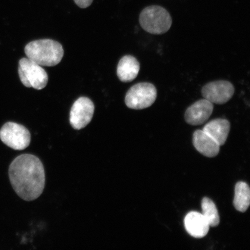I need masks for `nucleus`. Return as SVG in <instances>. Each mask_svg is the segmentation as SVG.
Segmentation results:
<instances>
[{"mask_svg": "<svg viewBox=\"0 0 250 250\" xmlns=\"http://www.w3.org/2000/svg\"><path fill=\"white\" fill-rule=\"evenodd\" d=\"M234 87L227 81H215L203 87L202 95L204 99L212 104H224L232 99Z\"/></svg>", "mask_w": 250, "mask_h": 250, "instance_id": "0eeeda50", "label": "nucleus"}, {"mask_svg": "<svg viewBox=\"0 0 250 250\" xmlns=\"http://www.w3.org/2000/svg\"><path fill=\"white\" fill-rule=\"evenodd\" d=\"M27 58L42 66L52 67L62 61L64 50L60 43L56 41L43 39L33 41L25 47Z\"/></svg>", "mask_w": 250, "mask_h": 250, "instance_id": "f03ea898", "label": "nucleus"}, {"mask_svg": "<svg viewBox=\"0 0 250 250\" xmlns=\"http://www.w3.org/2000/svg\"><path fill=\"white\" fill-rule=\"evenodd\" d=\"M214 105L205 99L193 103L187 108L185 120L189 125L197 126L204 124L210 118L213 111Z\"/></svg>", "mask_w": 250, "mask_h": 250, "instance_id": "1a4fd4ad", "label": "nucleus"}, {"mask_svg": "<svg viewBox=\"0 0 250 250\" xmlns=\"http://www.w3.org/2000/svg\"><path fill=\"white\" fill-rule=\"evenodd\" d=\"M95 105L91 100L81 97L74 102L70 114V123L74 129L80 130L88 125L93 116Z\"/></svg>", "mask_w": 250, "mask_h": 250, "instance_id": "6e6552de", "label": "nucleus"}, {"mask_svg": "<svg viewBox=\"0 0 250 250\" xmlns=\"http://www.w3.org/2000/svg\"><path fill=\"white\" fill-rule=\"evenodd\" d=\"M193 143L195 148L207 157H214L220 152V146L203 130L195 131L193 136Z\"/></svg>", "mask_w": 250, "mask_h": 250, "instance_id": "9b49d317", "label": "nucleus"}, {"mask_svg": "<svg viewBox=\"0 0 250 250\" xmlns=\"http://www.w3.org/2000/svg\"><path fill=\"white\" fill-rule=\"evenodd\" d=\"M185 228L190 236L195 238H203L208 232L210 226L202 213L191 211L184 219Z\"/></svg>", "mask_w": 250, "mask_h": 250, "instance_id": "9d476101", "label": "nucleus"}, {"mask_svg": "<svg viewBox=\"0 0 250 250\" xmlns=\"http://www.w3.org/2000/svg\"><path fill=\"white\" fill-rule=\"evenodd\" d=\"M250 203V190L248 184L245 182L237 183L234 190V208L237 210L244 212L248 210Z\"/></svg>", "mask_w": 250, "mask_h": 250, "instance_id": "4468645a", "label": "nucleus"}, {"mask_svg": "<svg viewBox=\"0 0 250 250\" xmlns=\"http://www.w3.org/2000/svg\"><path fill=\"white\" fill-rule=\"evenodd\" d=\"M202 214L207 220L209 226L215 227L220 224V219L216 206L211 199L204 198L202 201Z\"/></svg>", "mask_w": 250, "mask_h": 250, "instance_id": "2eb2a0df", "label": "nucleus"}, {"mask_svg": "<svg viewBox=\"0 0 250 250\" xmlns=\"http://www.w3.org/2000/svg\"><path fill=\"white\" fill-rule=\"evenodd\" d=\"M93 0H74L76 4L81 8H86L92 4Z\"/></svg>", "mask_w": 250, "mask_h": 250, "instance_id": "dca6fc26", "label": "nucleus"}, {"mask_svg": "<svg viewBox=\"0 0 250 250\" xmlns=\"http://www.w3.org/2000/svg\"><path fill=\"white\" fill-rule=\"evenodd\" d=\"M18 73L21 83L26 87L42 90L48 83V77L46 72L42 65L29 59H21L19 62Z\"/></svg>", "mask_w": 250, "mask_h": 250, "instance_id": "20e7f679", "label": "nucleus"}, {"mask_svg": "<svg viewBox=\"0 0 250 250\" xmlns=\"http://www.w3.org/2000/svg\"><path fill=\"white\" fill-rule=\"evenodd\" d=\"M157 98V90L151 83H142L131 87L125 96L128 108L143 109L151 107Z\"/></svg>", "mask_w": 250, "mask_h": 250, "instance_id": "39448f33", "label": "nucleus"}, {"mask_svg": "<svg viewBox=\"0 0 250 250\" xmlns=\"http://www.w3.org/2000/svg\"><path fill=\"white\" fill-rule=\"evenodd\" d=\"M140 63L137 59L131 55L124 56L117 67V76L123 83L132 82L138 76Z\"/></svg>", "mask_w": 250, "mask_h": 250, "instance_id": "f8f14e48", "label": "nucleus"}, {"mask_svg": "<svg viewBox=\"0 0 250 250\" xmlns=\"http://www.w3.org/2000/svg\"><path fill=\"white\" fill-rule=\"evenodd\" d=\"M9 178L15 192L24 201H34L44 189V168L40 159L33 155L16 158L9 166Z\"/></svg>", "mask_w": 250, "mask_h": 250, "instance_id": "f257e3e1", "label": "nucleus"}, {"mask_svg": "<svg viewBox=\"0 0 250 250\" xmlns=\"http://www.w3.org/2000/svg\"><path fill=\"white\" fill-rule=\"evenodd\" d=\"M0 139L14 150H23L29 146L31 134L23 125L8 122L0 129Z\"/></svg>", "mask_w": 250, "mask_h": 250, "instance_id": "423d86ee", "label": "nucleus"}, {"mask_svg": "<svg viewBox=\"0 0 250 250\" xmlns=\"http://www.w3.org/2000/svg\"><path fill=\"white\" fill-rule=\"evenodd\" d=\"M230 128L229 122L225 119H216L205 125L203 131L213 139L220 146L226 143Z\"/></svg>", "mask_w": 250, "mask_h": 250, "instance_id": "ddd939ff", "label": "nucleus"}, {"mask_svg": "<svg viewBox=\"0 0 250 250\" xmlns=\"http://www.w3.org/2000/svg\"><path fill=\"white\" fill-rule=\"evenodd\" d=\"M139 21L140 26L146 32L158 35L167 32L172 24L170 14L158 5L144 9L140 15Z\"/></svg>", "mask_w": 250, "mask_h": 250, "instance_id": "7ed1b4c3", "label": "nucleus"}]
</instances>
